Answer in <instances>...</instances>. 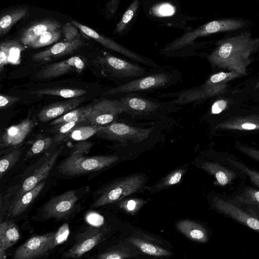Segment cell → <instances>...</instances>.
I'll use <instances>...</instances> for the list:
<instances>
[{
    "instance_id": "obj_1",
    "label": "cell",
    "mask_w": 259,
    "mask_h": 259,
    "mask_svg": "<svg viewBox=\"0 0 259 259\" xmlns=\"http://www.w3.org/2000/svg\"><path fill=\"white\" fill-rule=\"evenodd\" d=\"M259 47V37L252 38L249 32H243L222 40L207 59L213 66L225 67L244 65L249 56Z\"/></svg>"
},
{
    "instance_id": "obj_2",
    "label": "cell",
    "mask_w": 259,
    "mask_h": 259,
    "mask_svg": "<svg viewBox=\"0 0 259 259\" xmlns=\"http://www.w3.org/2000/svg\"><path fill=\"white\" fill-rule=\"evenodd\" d=\"M92 146L89 142H81L75 145L70 155L58 165V170L68 176H76L105 168L117 162L116 155L84 156Z\"/></svg>"
},
{
    "instance_id": "obj_3",
    "label": "cell",
    "mask_w": 259,
    "mask_h": 259,
    "mask_svg": "<svg viewBox=\"0 0 259 259\" xmlns=\"http://www.w3.org/2000/svg\"><path fill=\"white\" fill-rule=\"evenodd\" d=\"M182 80L178 70L167 68H154L147 74L123 84L111 88L105 95L156 91L172 86Z\"/></svg>"
},
{
    "instance_id": "obj_4",
    "label": "cell",
    "mask_w": 259,
    "mask_h": 259,
    "mask_svg": "<svg viewBox=\"0 0 259 259\" xmlns=\"http://www.w3.org/2000/svg\"><path fill=\"white\" fill-rule=\"evenodd\" d=\"M125 114L132 119H160L165 115L176 112L181 106L168 102H160L156 100L145 98L135 93H128L120 98Z\"/></svg>"
},
{
    "instance_id": "obj_5",
    "label": "cell",
    "mask_w": 259,
    "mask_h": 259,
    "mask_svg": "<svg viewBox=\"0 0 259 259\" xmlns=\"http://www.w3.org/2000/svg\"><path fill=\"white\" fill-rule=\"evenodd\" d=\"M244 25V22L235 19H223L210 21L184 34L167 44L161 50V53L167 56H172L176 52L192 45L198 37L217 32L237 30Z\"/></svg>"
},
{
    "instance_id": "obj_6",
    "label": "cell",
    "mask_w": 259,
    "mask_h": 259,
    "mask_svg": "<svg viewBox=\"0 0 259 259\" xmlns=\"http://www.w3.org/2000/svg\"><path fill=\"white\" fill-rule=\"evenodd\" d=\"M146 177L134 174L116 180L105 187L92 206L99 207L117 202L126 196L140 192L146 183Z\"/></svg>"
},
{
    "instance_id": "obj_7",
    "label": "cell",
    "mask_w": 259,
    "mask_h": 259,
    "mask_svg": "<svg viewBox=\"0 0 259 259\" xmlns=\"http://www.w3.org/2000/svg\"><path fill=\"white\" fill-rule=\"evenodd\" d=\"M104 74L120 85L142 77L150 71L137 63L130 62L108 54H104L97 59Z\"/></svg>"
},
{
    "instance_id": "obj_8",
    "label": "cell",
    "mask_w": 259,
    "mask_h": 259,
    "mask_svg": "<svg viewBox=\"0 0 259 259\" xmlns=\"http://www.w3.org/2000/svg\"><path fill=\"white\" fill-rule=\"evenodd\" d=\"M156 126L139 127L115 121L102 126L96 134L99 137L122 144H138L156 133Z\"/></svg>"
},
{
    "instance_id": "obj_9",
    "label": "cell",
    "mask_w": 259,
    "mask_h": 259,
    "mask_svg": "<svg viewBox=\"0 0 259 259\" xmlns=\"http://www.w3.org/2000/svg\"><path fill=\"white\" fill-rule=\"evenodd\" d=\"M87 190L85 187L71 190L53 197L43 206L41 218L47 220L67 218L77 208L80 199L85 194Z\"/></svg>"
},
{
    "instance_id": "obj_10",
    "label": "cell",
    "mask_w": 259,
    "mask_h": 259,
    "mask_svg": "<svg viewBox=\"0 0 259 259\" xmlns=\"http://www.w3.org/2000/svg\"><path fill=\"white\" fill-rule=\"evenodd\" d=\"M56 232L33 236L20 245L13 254L14 259H34L48 254L58 245Z\"/></svg>"
},
{
    "instance_id": "obj_11",
    "label": "cell",
    "mask_w": 259,
    "mask_h": 259,
    "mask_svg": "<svg viewBox=\"0 0 259 259\" xmlns=\"http://www.w3.org/2000/svg\"><path fill=\"white\" fill-rule=\"evenodd\" d=\"M71 23L84 34L94 39L104 47L119 53L137 63H141L145 66L152 68H158L160 67L152 60L131 51L111 39L100 34L90 27L74 20H72Z\"/></svg>"
},
{
    "instance_id": "obj_12",
    "label": "cell",
    "mask_w": 259,
    "mask_h": 259,
    "mask_svg": "<svg viewBox=\"0 0 259 259\" xmlns=\"http://www.w3.org/2000/svg\"><path fill=\"white\" fill-rule=\"evenodd\" d=\"M124 112V107L119 100L105 99L92 106L85 122V124L105 126L114 121Z\"/></svg>"
},
{
    "instance_id": "obj_13",
    "label": "cell",
    "mask_w": 259,
    "mask_h": 259,
    "mask_svg": "<svg viewBox=\"0 0 259 259\" xmlns=\"http://www.w3.org/2000/svg\"><path fill=\"white\" fill-rule=\"evenodd\" d=\"M213 207L219 212L226 215L259 233V217L232 203L214 196L211 200Z\"/></svg>"
},
{
    "instance_id": "obj_14",
    "label": "cell",
    "mask_w": 259,
    "mask_h": 259,
    "mask_svg": "<svg viewBox=\"0 0 259 259\" xmlns=\"http://www.w3.org/2000/svg\"><path fill=\"white\" fill-rule=\"evenodd\" d=\"M106 230L91 227L77 235L74 244L63 254L64 258H78L97 245L104 238Z\"/></svg>"
},
{
    "instance_id": "obj_15",
    "label": "cell",
    "mask_w": 259,
    "mask_h": 259,
    "mask_svg": "<svg viewBox=\"0 0 259 259\" xmlns=\"http://www.w3.org/2000/svg\"><path fill=\"white\" fill-rule=\"evenodd\" d=\"M85 67V62L81 57L73 56L47 66L35 76L38 79H51L70 72L81 73Z\"/></svg>"
},
{
    "instance_id": "obj_16",
    "label": "cell",
    "mask_w": 259,
    "mask_h": 259,
    "mask_svg": "<svg viewBox=\"0 0 259 259\" xmlns=\"http://www.w3.org/2000/svg\"><path fill=\"white\" fill-rule=\"evenodd\" d=\"M61 149H56L50 154L43 162L24 180L14 199L33 189L38 183L48 178L61 153Z\"/></svg>"
},
{
    "instance_id": "obj_17",
    "label": "cell",
    "mask_w": 259,
    "mask_h": 259,
    "mask_svg": "<svg viewBox=\"0 0 259 259\" xmlns=\"http://www.w3.org/2000/svg\"><path fill=\"white\" fill-rule=\"evenodd\" d=\"M35 124L33 120L26 118L17 124L7 128L1 136V148L20 144L33 128Z\"/></svg>"
},
{
    "instance_id": "obj_18",
    "label": "cell",
    "mask_w": 259,
    "mask_h": 259,
    "mask_svg": "<svg viewBox=\"0 0 259 259\" xmlns=\"http://www.w3.org/2000/svg\"><path fill=\"white\" fill-rule=\"evenodd\" d=\"M83 45V40L78 35L72 40L58 42L47 50L36 53L32 58L36 61L50 60L72 53Z\"/></svg>"
},
{
    "instance_id": "obj_19",
    "label": "cell",
    "mask_w": 259,
    "mask_h": 259,
    "mask_svg": "<svg viewBox=\"0 0 259 259\" xmlns=\"http://www.w3.org/2000/svg\"><path fill=\"white\" fill-rule=\"evenodd\" d=\"M83 100V97H79L52 104L46 106L39 111L38 118L42 122L55 119L76 108Z\"/></svg>"
},
{
    "instance_id": "obj_20",
    "label": "cell",
    "mask_w": 259,
    "mask_h": 259,
    "mask_svg": "<svg viewBox=\"0 0 259 259\" xmlns=\"http://www.w3.org/2000/svg\"><path fill=\"white\" fill-rule=\"evenodd\" d=\"M46 184V180L38 183L34 188L14 199L8 209V215L14 218L22 214L39 195Z\"/></svg>"
},
{
    "instance_id": "obj_21",
    "label": "cell",
    "mask_w": 259,
    "mask_h": 259,
    "mask_svg": "<svg viewBox=\"0 0 259 259\" xmlns=\"http://www.w3.org/2000/svg\"><path fill=\"white\" fill-rule=\"evenodd\" d=\"M24 46L18 41L8 40L1 43L0 46V71L8 64L18 65L21 62V52Z\"/></svg>"
},
{
    "instance_id": "obj_22",
    "label": "cell",
    "mask_w": 259,
    "mask_h": 259,
    "mask_svg": "<svg viewBox=\"0 0 259 259\" xmlns=\"http://www.w3.org/2000/svg\"><path fill=\"white\" fill-rule=\"evenodd\" d=\"M20 234L16 225L9 220L0 224V259L6 258V251L19 239Z\"/></svg>"
},
{
    "instance_id": "obj_23",
    "label": "cell",
    "mask_w": 259,
    "mask_h": 259,
    "mask_svg": "<svg viewBox=\"0 0 259 259\" xmlns=\"http://www.w3.org/2000/svg\"><path fill=\"white\" fill-rule=\"evenodd\" d=\"M60 27V24L54 20L47 19L40 21L31 25L23 32L21 41L23 45L28 46L45 32L58 30Z\"/></svg>"
},
{
    "instance_id": "obj_24",
    "label": "cell",
    "mask_w": 259,
    "mask_h": 259,
    "mask_svg": "<svg viewBox=\"0 0 259 259\" xmlns=\"http://www.w3.org/2000/svg\"><path fill=\"white\" fill-rule=\"evenodd\" d=\"M200 167L214 176L217 182L222 186L230 184L236 177L235 171L215 162L204 161L201 163Z\"/></svg>"
},
{
    "instance_id": "obj_25",
    "label": "cell",
    "mask_w": 259,
    "mask_h": 259,
    "mask_svg": "<svg viewBox=\"0 0 259 259\" xmlns=\"http://www.w3.org/2000/svg\"><path fill=\"white\" fill-rule=\"evenodd\" d=\"M177 228L189 239L199 242H205L208 240L206 229L200 224L191 220H183L177 224Z\"/></svg>"
},
{
    "instance_id": "obj_26",
    "label": "cell",
    "mask_w": 259,
    "mask_h": 259,
    "mask_svg": "<svg viewBox=\"0 0 259 259\" xmlns=\"http://www.w3.org/2000/svg\"><path fill=\"white\" fill-rule=\"evenodd\" d=\"M229 200L237 205L248 206L251 212L259 217V190L246 187L242 193L235 196L234 199Z\"/></svg>"
},
{
    "instance_id": "obj_27",
    "label": "cell",
    "mask_w": 259,
    "mask_h": 259,
    "mask_svg": "<svg viewBox=\"0 0 259 259\" xmlns=\"http://www.w3.org/2000/svg\"><path fill=\"white\" fill-rule=\"evenodd\" d=\"M129 242L141 252L156 257H168L172 255L168 250L141 238L131 236Z\"/></svg>"
},
{
    "instance_id": "obj_28",
    "label": "cell",
    "mask_w": 259,
    "mask_h": 259,
    "mask_svg": "<svg viewBox=\"0 0 259 259\" xmlns=\"http://www.w3.org/2000/svg\"><path fill=\"white\" fill-rule=\"evenodd\" d=\"M187 170V168L184 167L175 169L152 186L146 187L145 189L148 192L153 193L175 185L180 182Z\"/></svg>"
},
{
    "instance_id": "obj_29",
    "label": "cell",
    "mask_w": 259,
    "mask_h": 259,
    "mask_svg": "<svg viewBox=\"0 0 259 259\" xmlns=\"http://www.w3.org/2000/svg\"><path fill=\"white\" fill-rule=\"evenodd\" d=\"M137 254L135 250L125 244H118L100 254L99 259H123L130 258Z\"/></svg>"
},
{
    "instance_id": "obj_30",
    "label": "cell",
    "mask_w": 259,
    "mask_h": 259,
    "mask_svg": "<svg viewBox=\"0 0 259 259\" xmlns=\"http://www.w3.org/2000/svg\"><path fill=\"white\" fill-rule=\"evenodd\" d=\"M92 107V105H87L73 109L54 119L51 123V125H56L72 121L83 120L85 121L87 116L91 110Z\"/></svg>"
},
{
    "instance_id": "obj_31",
    "label": "cell",
    "mask_w": 259,
    "mask_h": 259,
    "mask_svg": "<svg viewBox=\"0 0 259 259\" xmlns=\"http://www.w3.org/2000/svg\"><path fill=\"white\" fill-rule=\"evenodd\" d=\"M39 96L51 95L71 99L81 97L87 93V91L76 89H46L30 92Z\"/></svg>"
},
{
    "instance_id": "obj_32",
    "label": "cell",
    "mask_w": 259,
    "mask_h": 259,
    "mask_svg": "<svg viewBox=\"0 0 259 259\" xmlns=\"http://www.w3.org/2000/svg\"><path fill=\"white\" fill-rule=\"evenodd\" d=\"M27 13L26 8L16 9L3 16L0 20V35L7 33L11 27Z\"/></svg>"
},
{
    "instance_id": "obj_33",
    "label": "cell",
    "mask_w": 259,
    "mask_h": 259,
    "mask_svg": "<svg viewBox=\"0 0 259 259\" xmlns=\"http://www.w3.org/2000/svg\"><path fill=\"white\" fill-rule=\"evenodd\" d=\"M102 126L94 124L79 125L73 130L64 141L69 139L73 141H83L96 135Z\"/></svg>"
},
{
    "instance_id": "obj_34",
    "label": "cell",
    "mask_w": 259,
    "mask_h": 259,
    "mask_svg": "<svg viewBox=\"0 0 259 259\" xmlns=\"http://www.w3.org/2000/svg\"><path fill=\"white\" fill-rule=\"evenodd\" d=\"M85 122L83 120L72 121L62 123L53 127V132L55 133L54 142H60L64 141L66 137L75 127L81 125Z\"/></svg>"
},
{
    "instance_id": "obj_35",
    "label": "cell",
    "mask_w": 259,
    "mask_h": 259,
    "mask_svg": "<svg viewBox=\"0 0 259 259\" xmlns=\"http://www.w3.org/2000/svg\"><path fill=\"white\" fill-rule=\"evenodd\" d=\"M21 154V150L17 149L1 158L0 160V178L1 179L16 163Z\"/></svg>"
},
{
    "instance_id": "obj_36",
    "label": "cell",
    "mask_w": 259,
    "mask_h": 259,
    "mask_svg": "<svg viewBox=\"0 0 259 259\" xmlns=\"http://www.w3.org/2000/svg\"><path fill=\"white\" fill-rule=\"evenodd\" d=\"M61 33L58 30L48 31L30 42L28 46L33 48L47 46L57 41Z\"/></svg>"
},
{
    "instance_id": "obj_37",
    "label": "cell",
    "mask_w": 259,
    "mask_h": 259,
    "mask_svg": "<svg viewBox=\"0 0 259 259\" xmlns=\"http://www.w3.org/2000/svg\"><path fill=\"white\" fill-rule=\"evenodd\" d=\"M54 142V138L45 137L36 140L26 154V158H30L48 149Z\"/></svg>"
},
{
    "instance_id": "obj_38",
    "label": "cell",
    "mask_w": 259,
    "mask_h": 259,
    "mask_svg": "<svg viewBox=\"0 0 259 259\" xmlns=\"http://www.w3.org/2000/svg\"><path fill=\"white\" fill-rule=\"evenodd\" d=\"M139 7V0H134L123 15L116 27L117 33L121 32L131 21Z\"/></svg>"
},
{
    "instance_id": "obj_39",
    "label": "cell",
    "mask_w": 259,
    "mask_h": 259,
    "mask_svg": "<svg viewBox=\"0 0 259 259\" xmlns=\"http://www.w3.org/2000/svg\"><path fill=\"white\" fill-rule=\"evenodd\" d=\"M145 201L140 198H129L122 199L117 202L118 206L130 214L137 212L145 203Z\"/></svg>"
},
{
    "instance_id": "obj_40",
    "label": "cell",
    "mask_w": 259,
    "mask_h": 259,
    "mask_svg": "<svg viewBox=\"0 0 259 259\" xmlns=\"http://www.w3.org/2000/svg\"><path fill=\"white\" fill-rule=\"evenodd\" d=\"M228 161L230 164L247 175L252 182L259 187V172L249 168L240 161L231 158H228Z\"/></svg>"
},
{
    "instance_id": "obj_41",
    "label": "cell",
    "mask_w": 259,
    "mask_h": 259,
    "mask_svg": "<svg viewBox=\"0 0 259 259\" xmlns=\"http://www.w3.org/2000/svg\"><path fill=\"white\" fill-rule=\"evenodd\" d=\"M70 233L69 227L64 223L56 232L55 240L58 245L64 243L67 239Z\"/></svg>"
},
{
    "instance_id": "obj_42",
    "label": "cell",
    "mask_w": 259,
    "mask_h": 259,
    "mask_svg": "<svg viewBox=\"0 0 259 259\" xmlns=\"http://www.w3.org/2000/svg\"><path fill=\"white\" fill-rule=\"evenodd\" d=\"M153 12L158 16H170L174 13L175 8L170 4L164 3L153 8Z\"/></svg>"
},
{
    "instance_id": "obj_43",
    "label": "cell",
    "mask_w": 259,
    "mask_h": 259,
    "mask_svg": "<svg viewBox=\"0 0 259 259\" xmlns=\"http://www.w3.org/2000/svg\"><path fill=\"white\" fill-rule=\"evenodd\" d=\"M76 27L72 23H68L63 28V32L66 41H70L75 39L78 36Z\"/></svg>"
},
{
    "instance_id": "obj_44",
    "label": "cell",
    "mask_w": 259,
    "mask_h": 259,
    "mask_svg": "<svg viewBox=\"0 0 259 259\" xmlns=\"http://www.w3.org/2000/svg\"><path fill=\"white\" fill-rule=\"evenodd\" d=\"M20 100L17 97L1 94L0 97V108L5 109Z\"/></svg>"
},
{
    "instance_id": "obj_45",
    "label": "cell",
    "mask_w": 259,
    "mask_h": 259,
    "mask_svg": "<svg viewBox=\"0 0 259 259\" xmlns=\"http://www.w3.org/2000/svg\"><path fill=\"white\" fill-rule=\"evenodd\" d=\"M232 75H233V73L231 72L226 73L221 72L212 74L209 77V78L214 83H221L224 80H225V79L230 78Z\"/></svg>"
},
{
    "instance_id": "obj_46",
    "label": "cell",
    "mask_w": 259,
    "mask_h": 259,
    "mask_svg": "<svg viewBox=\"0 0 259 259\" xmlns=\"http://www.w3.org/2000/svg\"><path fill=\"white\" fill-rule=\"evenodd\" d=\"M227 103L226 101L220 100L213 103L211 107V113L218 114L221 112L227 106Z\"/></svg>"
},
{
    "instance_id": "obj_47",
    "label": "cell",
    "mask_w": 259,
    "mask_h": 259,
    "mask_svg": "<svg viewBox=\"0 0 259 259\" xmlns=\"http://www.w3.org/2000/svg\"><path fill=\"white\" fill-rule=\"evenodd\" d=\"M241 150L250 157L259 161V151L247 147H242Z\"/></svg>"
},
{
    "instance_id": "obj_48",
    "label": "cell",
    "mask_w": 259,
    "mask_h": 259,
    "mask_svg": "<svg viewBox=\"0 0 259 259\" xmlns=\"http://www.w3.org/2000/svg\"><path fill=\"white\" fill-rule=\"evenodd\" d=\"M120 1V0H110L108 3V8L110 9L112 13L116 11Z\"/></svg>"
},
{
    "instance_id": "obj_49",
    "label": "cell",
    "mask_w": 259,
    "mask_h": 259,
    "mask_svg": "<svg viewBox=\"0 0 259 259\" xmlns=\"http://www.w3.org/2000/svg\"><path fill=\"white\" fill-rule=\"evenodd\" d=\"M256 127V125L253 123H245L242 125V128L244 130H253Z\"/></svg>"
}]
</instances>
